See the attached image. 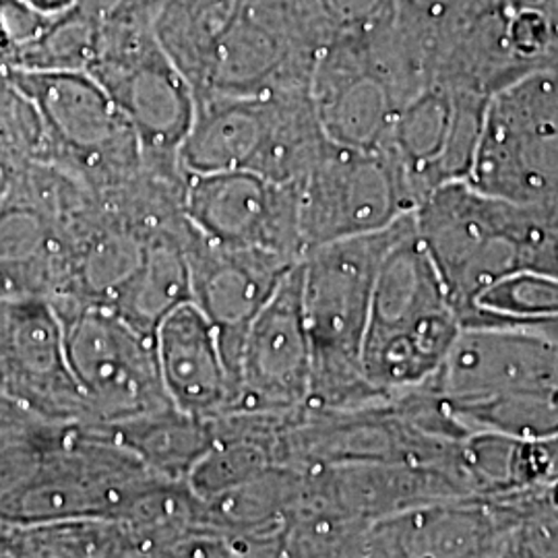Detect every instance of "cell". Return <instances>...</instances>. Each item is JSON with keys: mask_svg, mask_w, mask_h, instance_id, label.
I'll return each mask as SVG.
<instances>
[{"mask_svg": "<svg viewBox=\"0 0 558 558\" xmlns=\"http://www.w3.org/2000/svg\"><path fill=\"white\" fill-rule=\"evenodd\" d=\"M414 220L458 319L500 279L521 271L558 276V207L500 199L456 180L422 201Z\"/></svg>", "mask_w": 558, "mask_h": 558, "instance_id": "obj_1", "label": "cell"}, {"mask_svg": "<svg viewBox=\"0 0 558 558\" xmlns=\"http://www.w3.org/2000/svg\"><path fill=\"white\" fill-rule=\"evenodd\" d=\"M412 214L389 228L315 246L300 259V296L311 341L308 410H359L385 401L362 368L375 281Z\"/></svg>", "mask_w": 558, "mask_h": 558, "instance_id": "obj_2", "label": "cell"}, {"mask_svg": "<svg viewBox=\"0 0 558 558\" xmlns=\"http://www.w3.org/2000/svg\"><path fill=\"white\" fill-rule=\"evenodd\" d=\"M459 333L458 313L412 214L377 274L362 343L364 375L387 398L420 387L439 373Z\"/></svg>", "mask_w": 558, "mask_h": 558, "instance_id": "obj_3", "label": "cell"}, {"mask_svg": "<svg viewBox=\"0 0 558 558\" xmlns=\"http://www.w3.org/2000/svg\"><path fill=\"white\" fill-rule=\"evenodd\" d=\"M325 143L311 89L271 96L199 94L179 161L184 174L251 170L274 182L299 184Z\"/></svg>", "mask_w": 558, "mask_h": 558, "instance_id": "obj_4", "label": "cell"}, {"mask_svg": "<svg viewBox=\"0 0 558 558\" xmlns=\"http://www.w3.org/2000/svg\"><path fill=\"white\" fill-rule=\"evenodd\" d=\"M52 308L89 410L85 424H117L174 408L161 383L154 336L100 302L62 300Z\"/></svg>", "mask_w": 558, "mask_h": 558, "instance_id": "obj_5", "label": "cell"}, {"mask_svg": "<svg viewBox=\"0 0 558 558\" xmlns=\"http://www.w3.org/2000/svg\"><path fill=\"white\" fill-rule=\"evenodd\" d=\"M468 182L500 199L558 207V75L532 73L488 98Z\"/></svg>", "mask_w": 558, "mask_h": 558, "instance_id": "obj_6", "label": "cell"}, {"mask_svg": "<svg viewBox=\"0 0 558 558\" xmlns=\"http://www.w3.org/2000/svg\"><path fill=\"white\" fill-rule=\"evenodd\" d=\"M7 71L40 112L50 147L48 163L98 193L143 168L135 131L87 71Z\"/></svg>", "mask_w": 558, "mask_h": 558, "instance_id": "obj_7", "label": "cell"}, {"mask_svg": "<svg viewBox=\"0 0 558 558\" xmlns=\"http://www.w3.org/2000/svg\"><path fill=\"white\" fill-rule=\"evenodd\" d=\"M331 27L313 0H244L195 96H271L311 89Z\"/></svg>", "mask_w": 558, "mask_h": 558, "instance_id": "obj_8", "label": "cell"}, {"mask_svg": "<svg viewBox=\"0 0 558 558\" xmlns=\"http://www.w3.org/2000/svg\"><path fill=\"white\" fill-rule=\"evenodd\" d=\"M296 191L304 253L327 242L380 232L418 207L410 180L387 149L329 140Z\"/></svg>", "mask_w": 558, "mask_h": 558, "instance_id": "obj_9", "label": "cell"}, {"mask_svg": "<svg viewBox=\"0 0 558 558\" xmlns=\"http://www.w3.org/2000/svg\"><path fill=\"white\" fill-rule=\"evenodd\" d=\"M87 73L100 83L140 140L143 161L184 172L179 154L195 117V89L154 32L108 46Z\"/></svg>", "mask_w": 558, "mask_h": 558, "instance_id": "obj_10", "label": "cell"}, {"mask_svg": "<svg viewBox=\"0 0 558 558\" xmlns=\"http://www.w3.org/2000/svg\"><path fill=\"white\" fill-rule=\"evenodd\" d=\"M311 341L302 313L300 263L248 325L240 348L230 412L294 416L311 396Z\"/></svg>", "mask_w": 558, "mask_h": 558, "instance_id": "obj_11", "label": "cell"}, {"mask_svg": "<svg viewBox=\"0 0 558 558\" xmlns=\"http://www.w3.org/2000/svg\"><path fill=\"white\" fill-rule=\"evenodd\" d=\"M184 214L205 239L251 246L279 257H304L296 184L251 170L186 174Z\"/></svg>", "mask_w": 558, "mask_h": 558, "instance_id": "obj_12", "label": "cell"}, {"mask_svg": "<svg viewBox=\"0 0 558 558\" xmlns=\"http://www.w3.org/2000/svg\"><path fill=\"white\" fill-rule=\"evenodd\" d=\"M186 257L191 302L214 325L234 385L248 325L300 260L205 239L193 226L186 236Z\"/></svg>", "mask_w": 558, "mask_h": 558, "instance_id": "obj_13", "label": "cell"}, {"mask_svg": "<svg viewBox=\"0 0 558 558\" xmlns=\"http://www.w3.org/2000/svg\"><path fill=\"white\" fill-rule=\"evenodd\" d=\"M0 387L41 418L85 424L89 410L71 371L57 311L44 300H11L0 336Z\"/></svg>", "mask_w": 558, "mask_h": 558, "instance_id": "obj_14", "label": "cell"}, {"mask_svg": "<svg viewBox=\"0 0 558 558\" xmlns=\"http://www.w3.org/2000/svg\"><path fill=\"white\" fill-rule=\"evenodd\" d=\"M558 387V338L523 329H461L439 373L420 385L447 405Z\"/></svg>", "mask_w": 558, "mask_h": 558, "instance_id": "obj_15", "label": "cell"}, {"mask_svg": "<svg viewBox=\"0 0 558 558\" xmlns=\"http://www.w3.org/2000/svg\"><path fill=\"white\" fill-rule=\"evenodd\" d=\"M154 339L163 389L179 412L214 420L230 410L234 385L220 338L193 302L161 320Z\"/></svg>", "mask_w": 558, "mask_h": 558, "instance_id": "obj_16", "label": "cell"}, {"mask_svg": "<svg viewBox=\"0 0 558 558\" xmlns=\"http://www.w3.org/2000/svg\"><path fill=\"white\" fill-rule=\"evenodd\" d=\"M73 296L75 259L59 226L27 203L0 199V299Z\"/></svg>", "mask_w": 558, "mask_h": 558, "instance_id": "obj_17", "label": "cell"}, {"mask_svg": "<svg viewBox=\"0 0 558 558\" xmlns=\"http://www.w3.org/2000/svg\"><path fill=\"white\" fill-rule=\"evenodd\" d=\"M189 230L191 221L184 218L145 234L137 267L108 304L147 336H156L161 320L180 304L191 302Z\"/></svg>", "mask_w": 558, "mask_h": 558, "instance_id": "obj_18", "label": "cell"}, {"mask_svg": "<svg viewBox=\"0 0 558 558\" xmlns=\"http://www.w3.org/2000/svg\"><path fill=\"white\" fill-rule=\"evenodd\" d=\"M129 449L151 472L170 482H184L214 440L211 420L193 418L177 408L117 424H87Z\"/></svg>", "mask_w": 558, "mask_h": 558, "instance_id": "obj_19", "label": "cell"}, {"mask_svg": "<svg viewBox=\"0 0 558 558\" xmlns=\"http://www.w3.org/2000/svg\"><path fill=\"white\" fill-rule=\"evenodd\" d=\"M244 0H166L154 23L156 40L197 89Z\"/></svg>", "mask_w": 558, "mask_h": 558, "instance_id": "obj_20", "label": "cell"}, {"mask_svg": "<svg viewBox=\"0 0 558 558\" xmlns=\"http://www.w3.org/2000/svg\"><path fill=\"white\" fill-rule=\"evenodd\" d=\"M163 2L166 0H77L71 11L100 34L104 52L122 38L154 32Z\"/></svg>", "mask_w": 558, "mask_h": 558, "instance_id": "obj_21", "label": "cell"}, {"mask_svg": "<svg viewBox=\"0 0 558 558\" xmlns=\"http://www.w3.org/2000/svg\"><path fill=\"white\" fill-rule=\"evenodd\" d=\"M333 36L368 34L393 17L396 0H313Z\"/></svg>", "mask_w": 558, "mask_h": 558, "instance_id": "obj_22", "label": "cell"}, {"mask_svg": "<svg viewBox=\"0 0 558 558\" xmlns=\"http://www.w3.org/2000/svg\"><path fill=\"white\" fill-rule=\"evenodd\" d=\"M50 15L34 9L27 0H0V64L7 66L15 52L34 40Z\"/></svg>", "mask_w": 558, "mask_h": 558, "instance_id": "obj_23", "label": "cell"}, {"mask_svg": "<svg viewBox=\"0 0 558 558\" xmlns=\"http://www.w3.org/2000/svg\"><path fill=\"white\" fill-rule=\"evenodd\" d=\"M50 424L54 422L34 414L0 387V445L34 437Z\"/></svg>", "mask_w": 558, "mask_h": 558, "instance_id": "obj_24", "label": "cell"}, {"mask_svg": "<svg viewBox=\"0 0 558 558\" xmlns=\"http://www.w3.org/2000/svg\"><path fill=\"white\" fill-rule=\"evenodd\" d=\"M34 9H38L44 15H59L62 11L71 9L77 0H27Z\"/></svg>", "mask_w": 558, "mask_h": 558, "instance_id": "obj_25", "label": "cell"}, {"mask_svg": "<svg viewBox=\"0 0 558 558\" xmlns=\"http://www.w3.org/2000/svg\"><path fill=\"white\" fill-rule=\"evenodd\" d=\"M11 89V77H9V71H7V66H2L0 64V104L4 100V96H7V92Z\"/></svg>", "mask_w": 558, "mask_h": 558, "instance_id": "obj_26", "label": "cell"}]
</instances>
